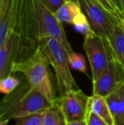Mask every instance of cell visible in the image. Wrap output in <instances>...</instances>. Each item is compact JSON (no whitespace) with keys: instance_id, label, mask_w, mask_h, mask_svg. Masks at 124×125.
<instances>
[{"instance_id":"cell-1","label":"cell","mask_w":124,"mask_h":125,"mask_svg":"<svg viewBox=\"0 0 124 125\" xmlns=\"http://www.w3.org/2000/svg\"><path fill=\"white\" fill-rule=\"evenodd\" d=\"M43 92L34 89L25 78L18 88L1 100L0 120H11L20 116L44 112L54 105Z\"/></svg>"},{"instance_id":"cell-2","label":"cell","mask_w":124,"mask_h":125,"mask_svg":"<svg viewBox=\"0 0 124 125\" xmlns=\"http://www.w3.org/2000/svg\"><path fill=\"white\" fill-rule=\"evenodd\" d=\"M38 47L44 53L49 65L53 67L60 95L70 90L79 89L71 73L68 54L60 41L53 38H44L40 40Z\"/></svg>"},{"instance_id":"cell-3","label":"cell","mask_w":124,"mask_h":125,"mask_svg":"<svg viewBox=\"0 0 124 125\" xmlns=\"http://www.w3.org/2000/svg\"><path fill=\"white\" fill-rule=\"evenodd\" d=\"M48 59L38 47L36 52L25 61L14 66V73H20L34 89L43 92L51 101H55V94L48 70Z\"/></svg>"},{"instance_id":"cell-4","label":"cell","mask_w":124,"mask_h":125,"mask_svg":"<svg viewBox=\"0 0 124 125\" xmlns=\"http://www.w3.org/2000/svg\"><path fill=\"white\" fill-rule=\"evenodd\" d=\"M83 50L91 68L92 81L97 79L116 60L109 38L99 36L95 32L84 38Z\"/></svg>"},{"instance_id":"cell-5","label":"cell","mask_w":124,"mask_h":125,"mask_svg":"<svg viewBox=\"0 0 124 125\" xmlns=\"http://www.w3.org/2000/svg\"><path fill=\"white\" fill-rule=\"evenodd\" d=\"M32 1L39 40L44 38H55L63 45L67 54L73 52L74 50L66 37V33L62 25L63 23L57 19L55 12L50 10L42 0Z\"/></svg>"},{"instance_id":"cell-6","label":"cell","mask_w":124,"mask_h":125,"mask_svg":"<svg viewBox=\"0 0 124 125\" xmlns=\"http://www.w3.org/2000/svg\"><path fill=\"white\" fill-rule=\"evenodd\" d=\"M90 96L87 95L81 89L70 90L55 98V102L64 114L66 122L86 119L88 113Z\"/></svg>"},{"instance_id":"cell-7","label":"cell","mask_w":124,"mask_h":125,"mask_svg":"<svg viewBox=\"0 0 124 125\" xmlns=\"http://www.w3.org/2000/svg\"><path fill=\"white\" fill-rule=\"evenodd\" d=\"M80 3L94 32L99 36L109 38L114 23L120 19L109 13L95 0H80Z\"/></svg>"},{"instance_id":"cell-8","label":"cell","mask_w":124,"mask_h":125,"mask_svg":"<svg viewBox=\"0 0 124 125\" xmlns=\"http://www.w3.org/2000/svg\"><path fill=\"white\" fill-rule=\"evenodd\" d=\"M24 61L23 48L18 35L10 32L4 44L0 46V78L13 74V68Z\"/></svg>"},{"instance_id":"cell-9","label":"cell","mask_w":124,"mask_h":125,"mask_svg":"<svg viewBox=\"0 0 124 125\" xmlns=\"http://www.w3.org/2000/svg\"><path fill=\"white\" fill-rule=\"evenodd\" d=\"M124 82V67L114 60L107 69L93 81V94L107 97Z\"/></svg>"},{"instance_id":"cell-10","label":"cell","mask_w":124,"mask_h":125,"mask_svg":"<svg viewBox=\"0 0 124 125\" xmlns=\"http://www.w3.org/2000/svg\"><path fill=\"white\" fill-rule=\"evenodd\" d=\"M20 0H0V46L4 44L15 25Z\"/></svg>"},{"instance_id":"cell-11","label":"cell","mask_w":124,"mask_h":125,"mask_svg":"<svg viewBox=\"0 0 124 125\" xmlns=\"http://www.w3.org/2000/svg\"><path fill=\"white\" fill-rule=\"evenodd\" d=\"M105 98L116 125H124V82Z\"/></svg>"},{"instance_id":"cell-12","label":"cell","mask_w":124,"mask_h":125,"mask_svg":"<svg viewBox=\"0 0 124 125\" xmlns=\"http://www.w3.org/2000/svg\"><path fill=\"white\" fill-rule=\"evenodd\" d=\"M108 38L114 53L115 59L124 67V30L120 20L116 21Z\"/></svg>"},{"instance_id":"cell-13","label":"cell","mask_w":124,"mask_h":125,"mask_svg":"<svg viewBox=\"0 0 124 125\" xmlns=\"http://www.w3.org/2000/svg\"><path fill=\"white\" fill-rule=\"evenodd\" d=\"M88 111L94 112L104 119L109 125H116L113 115L107 103L106 98L99 94H93L89 98Z\"/></svg>"},{"instance_id":"cell-14","label":"cell","mask_w":124,"mask_h":125,"mask_svg":"<svg viewBox=\"0 0 124 125\" xmlns=\"http://www.w3.org/2000/svg\"><path fill=\"white\" fill-rule=\"evenodd\" d=\"M82 12L83 9L80 0H66L55 14L60 22L72 25L75 18Z\"/></svg>"},{"instance_id":"cell-15","label":"cell","mask_w":124,"mask_h":125,"mask_svg":"<svg viewBox=\"0 0 124 125\" xmlns=\"http://www.w3.org/2000/svg\"><path fill=\"white\" fill-rule=\"evenodd\" d=\"M66 123L64 114L55 102L44 112L43 125H66Z\"/></svg>"},{"instance_id":"cell-16","label":"cell","mask_w":124,"mask_h":125,"mask_svg":"<svg viewBox=\"0 0 124 125\" xmlns=\"http://www.w3.org/2000/svg\"><path fill=\"white\" fill-rule=\"evenodd\" d=\"M72 25L74 26V29L79 33L83 34L84 38L94 33V30L92 29V26L88 21V17L83 11L75 18V20L72 22Z\"/></svg>"},{"instance_id":"cell-17","label":"cell","mask_w":124,"mask_h":125,"mask_svg":"<svg viewBox=\"0 0 124 125\" xmlns=\"http://www.w3.org/2000/svg\"><path fill=\"white\" fill-rule=\"evenodd\" d=\"M21 83V80L18 77L9 75L0 78V91L3 94H9L15 91Z\"/></svg>"},{"instance_id":"cell-18","label":"cell","mask_w":124,"mask_h":125,"mask_svg":"<svg viewBox=\"0 0 124 125\" xmlns=\"http://www.w3.org/2000/svg\"><path fill=\"white\" fill-rule=\"evenodd\" d=\"M68 61H69L71 68L80 72V73H83L88 77V74L87 73L86 60L83 54L73 51L71 54H68Z\"/></svg>"},{"instance_id":"cell-19","label":"cell","mask_w":124,"mask_h":125,"mask_svg":"<svg viewBox=\"0 0 124 125\" xmlns=\"http://www.w3.org/2000/svg\"><path fill=\"white\" fill-rule=\"evenodd\" d=\"M44 112L27 114L16 117L14 120H15V125H43Z\"/></svg>"},{"instance_id":"cell-20","label":"cell","mask_w":124,"mask_h":125,"mask_svg":"<svg viewBox=\"0 0 124 125\" xmlns=\"http://www.w3.org/2000/svg\"><path fill=\"white\" fill-rule=\"evenodd\" d=\"M86 122L87 125H109L104 119H102L99 116L91 111H88L86 117Z\"/></svg>"},{"instance_id":"cell-21","label":"cell","mask_w":124,"mask_h":125,"mask_svg":"<svg viewBox=\"0 0 124 125\" xmlns=\"http://www.w3.org/2000/svg\"><path fill=\"white\" fill-rule=\"evenodd\" d=\"M95 1L97 2L98 3H99V4H100L105 10H107L109 13L112 14L114 16L117 17V18L120 19V20L122 19L121 16L119 15V14H118L117 10H116V7H115L114 4L111 3V0H95Z\"/></svg>"},{"instance_id":"cell-22","label":"cell","mask_w":124,"mask_h":125,"mask_svg":"<svg viewBox=\"0 0 124 125\" xmlns=\"http://www.w3.org/2000/svg\"><path fill=\"white\" fill-rule=\"evenodd\" d=\"M45 4L47 5L50 10L53 12H56L57 10L66 1V0H42Z\"/></svg>"},{"instance_id":"cell-23","label":"cell","mask_w":124,"mask_h":125,"mask_svg":"<svg viewBox=\"0 0 124 125\" xmlns=\"http://www.w3.org/2000/svg\"><path fill=\"white\" fill-rule=\"evenodd\" d=\"M111 3L114 4V6L116 7V10H117L118 14L121 16V18H124V13H123V5H122L121 0H111Z\"/></svg>"},{"instance_id":"cell-24","label":"cell","mask_w":124,"mask_h":125,"mask_svg":"<svg viewBox=\"0 0 124 125\" xmlns=\"http://www.w3.org/2000/svg\"><path fill=\"white\" fill-rule=\"evenodd\" d=\"M66 125H87L86 119L78 121H72V122H67Z\"/></svg>"},{"instance_id":"cell-25","label":"cell","mask_w":124,"mask_h":125,"mask_svg":"<svg viewBox=\"0 0 124 125\" xmlns=\"http://www.w3.org/2000/svg\"><path fill=\"white\" fill-rule=\"evenodd\" d=\"M10 120L5 119V120H0V125H8Z\"/></svg>"},{"instance_id":"cell-26","label":"cell","mask_w":124,"mask_h":125,"mask_svg":"<svg viewBox=\"0 0 124 125\" xmlns=\"http://www.w3.org/2000/svg\"><path fill=\"white\" fill-rule=\"evenodd\" d=\"M120 22H121V25H122V26H123V28L124 30V18L121 19V20H120Z\"/></svg>"},{"instance_id":"cell-27","label":"cell","mask_w":124,"mask_h":125,"mask_svg":"<svg viewBox=\"0 0 124 125\" xmlns=\"http://www.w3.org/2000/svg\"><path fill=\"white\" fill-rule=\"evenodd\" d=\"M122 5H123V13H124V0H121Z\"/></svg>"}]
</instances>
